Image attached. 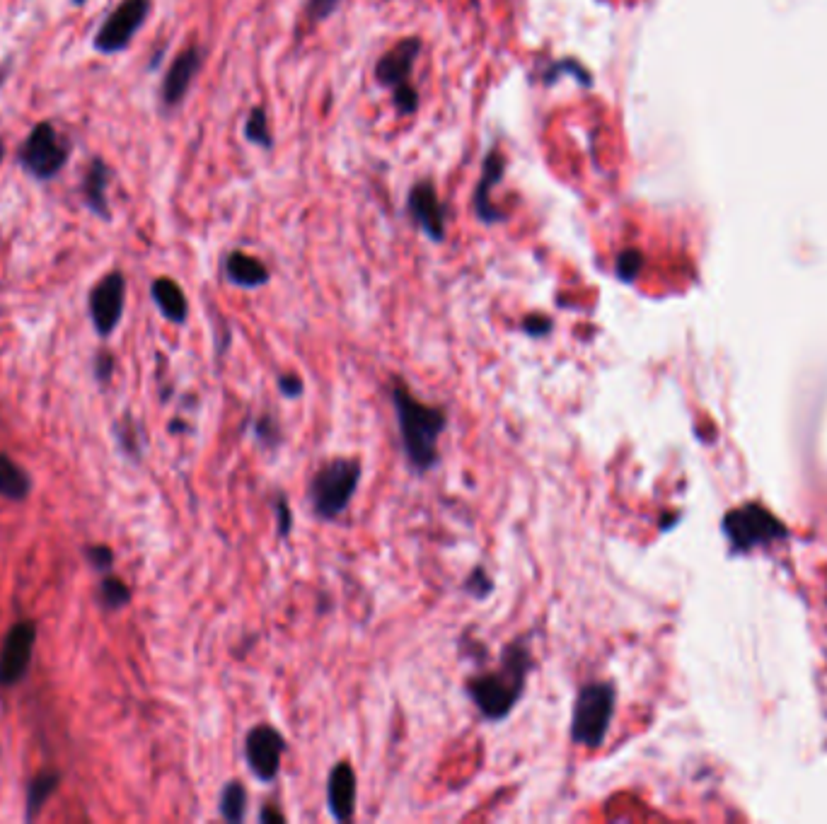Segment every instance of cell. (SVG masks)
Listing matches in <instances>:
<instances>
[{
    "mask_svg": "<svg viewBox=\"0 0 827 824\" xmlns=\"http://www.w3.org/2000/svg\"><path fill=\"white\" fill-rule=\"evenodd\" d=\"M392 404L397 411L399 435L407 460L419 474L438 464V440L448 426V416L441 406L419 402L404 385H392Z\"/></svg>",
    "mask_w": 827,
    "mask_h": 824,
    "instance_id": "6da1fadb",
    "label": "cell"
},
{
    "mask_svg": "<svg viewBox=\"0 0 827 824\" xmlns=\"http://www.w3.org/2000/svg\"><path fill=\"white\" fill-rule=\"evenodd\" d=\"M530 663V648L523 641L508 643L501 653L499 670L472 677L467 682V694L484 718L503 721L513 711L525 692Z\"/></svg>",
    "mask_w": 827,
    "mask_h": 824,
    "instance_id": "7a4b0ae2",
    "label": "cell"
},
{
    "mask_svg": "<svg viewBox=\"0 0 827 824\" xmlns=\"http://www.w3.org/2000/svg\"><path fill=\"white\" fill-rule=\"evenodd\" d=\"M71 153V141L51 121H39L17 148V165L34 182H51L66 170Z\"/></svg>",
    "mask_w": 827,
    "mask_h": 824,
    "instance_id": "3957f363",
    "label": "cell"
},
{
    "mask_svg": "<svg viewBox=\"0 0 827 824\" xmlns=\"http://www.w3.org/2000/svg\"><path fill=\"white\" fill-rule=\"evenodd\" d=\"M358 481H361V462L358 460L341 457V460L327 462L310 479L308 496L312 513L320 520L339 518L349 508L351 498L358 489Z\"/></svg>",
    "mask_w": 827,
    "mask_h": 824,
    "instance_id": "277c9868",
    "label": "cell"
},
{
    "mask_svg": "<svg viewBox=\"0 0 827 824\" xmlns=\"http://www.w3.org/2000/svg\"><path fill=\"white\" fill-rule=\"evenodd\" d=\"M617 692L612 682H591L578 692L571 713V740L576 745L598 750L607 738L612 716H615Z\"/></svg>",
    "mask_w": 827,
    "mask_h": 824,
    "instance_id": "5b68a950",
    "label": "cell"
},
{
    "mask_svg": "<svg viewBox=\"0 0 827 824\" xmlns=\"http://www.w3.org/2000/svg\"><path fill=\"white\" fill-rule=\"evenodd\" d=\"M153 0H121L92 34V49L102 56H114L126 51L143 25H146Z\"/></svg>",
    "mask_w": 827,
    "mask_h": 824,
    "instance_id": "8992f818",
    "label": "cell"
},
{
    "mask_svg": "<svg viewBox=\"0 0 827 824\" xmlns=\"http://www.w3.org/2000/svg\"><path fill=\"white\" fill-rule=\"evenodd\" d=\"M126 307V276L121 271H109L100 283H95L88 295V310L95 332L107 339L119 327Z\"/></svg>",
    "mask_w": 827,
    "mask_h": 824,
    "instance_id": "52a82bcc",
    "label": "cell"
},
{
    "mask_svg": "<svg viewBox=\"0 0 827 824\" xmlns=\"http://www.w3.org/2000/svg\"><path fill=\"white\" fill-rule=\"evenodd\" d=\"M34 643H37V624L25 619L10 626L0 651V687L10 689L25 680L30 670Z\"/></svg>",
    "mask_w": 827,
    "mask_h": 824,
    "instance_id": "ba28073f",
    "label": "cell"
},
{
    "mask_svg": "<svg viewBox=\"0 0 827 824\" xmlns=\"http://www.w3.org/2000/svg\"><path fill=\"white\" fill-rule=\"evenodd\" d=\"M283 752H286V740L271 725H257L247 733L245 759L259 781L269 783L279 776Z\"/></svg>",
    "mask_w": 827,
    "mask_h": 824,
    "instance_id": "9c48e42d",
    "label": "cell"
},
{
    "mask_svg": "<svg viewBox=\"0 0 827 824\" xmlns=\"http://www.w3.org/2000/svg\"><path fill=\"white\" fill-rule=\"evenodd\" d=\"M201 66H204V51L199 46H187L172 58L163 78V87H160V100H163L165 109H175L184 102Z\"/></svg>",
    "mask_w": 827,
    "mask_h": 824,
    "instance_id": "30bf717a",
    "label": "cell"
},
{
    "mask_svg": "<svg viewBox=\"0 0 827 824\" xmlns=\"http://www.w3.org/2000/svg\"><path fill=\"white\" fill-rule=\"evenodd\" d=\"M409 216L433 242H441L445 237V208L429 179L414 184L409 191Z\"/></svg>",
    "mask_w": 827,
    "mask_h": 824,
    "instance_id": "8fae6325",
    "label": "cell"
},
{
    "mask_svg": "<svg viewBox=\"0 0 827 824\" xmlns=\"http://www.w3.org/2000/svg\"><path fill=\"white\" fill-rule=\"evenodd\" d=\"M421 54V39L419 37H407L402 42H397L390 51H385L380 56L378 66H375V78H378L380 85L395 87L409 83V75H412V68L416 58Z\"/></svg>",
    "mask_w": 827,
    "mask_h": 824,
    "instance_id": "7c38bea8",
    "label": "cell"
},
{
    "mask_svg": "<svg viewBox=\"0 0 827 824\" xmlns=\"http://www.w3.org/2000/svg\"><path fill=\"white\" fill-rule=\"evenodd\" d=\"M503 172H506V160H503L499 148L489 150L487 160H484L482 179H479L477 189H474V196H472V208L482 223H489V225L503 223V220L508 218L506 213L499 211V208H494V203H491V191H494L496 184L501 182Z\"/></svg>",
    "mask_w": 827,
    "mask_h": 824,
    "instance_id": "4fadbf2b",
    "label": "cell"
},
{
    "mask_svg": "<svg viewBox=\"0 0 827 824\" xmlns=\"http://www.w3.org/2000/svg\"><path fill=\"white\" fill-rule=\"evenodd\" d=\"M109 182H112V167L102 158H92L83 174V182H80V199H83L85 208L92 216L104 220V223L112 220V208H109L107 199Z\"/></svg>",
    "mask_w": 827,
    "mask_h": 824,
    "instance_id": "5bb4252c",
    "label": "cell"
},
{
    "mask_svg": "<svg viewBox=\"0 0 827 824\" xmlns=\"http://www.w3.org/2000/svg\"><path fill=\"white\" fill-rule=\"evenodd\" d=\"M327 803L329 812L337 822H349L356 810V776L354 769L341 762L329 771L327 781Z\"/></svg>",
    "mask_w": 827,
    "mask_h": 824,
    "instance_id": "9a60e30c",
    "label": "cell"
},
{
    "mask_svg": "<svg viewBox=\"0 0 827 824\" xmlns=\"http://www.w3.org/2000/svg\"><path fill=\"white\" fill-rule=\"evenodd\" d=\"M225 276L240 288H259L269 283V269L264 261L250 257L247 252H230L225 257Z\"/></svg>",
    "mask_w": 827,
    "mask_h": 824,
    "instance_id": "2e32d148",
    "label": "cell"
},
{
    "mask_svg": "<svg viewBox=\"0 0 827 824\" xmlns=\"http://www.w3.org/2000/svg\"><path fill=\"white\" fill-rule=\"evenodd\" d=\"M150 295H153V303L158 305V310L163 312L165 319L175 324H184L189 317V303L184 290L177 286L172 278H155L153 286H150Z\"/></svg>",
    "mask_w": 827,
    "mask_h": 824,
    "instance_id": "e0dca14e",
    "label": "cell"
},
{
    "mask_svg": "<svg viewBox=\"0 0 827 824\" xmlns=\"http://www.w3.org/2000/svg\"><path fill=\"white\" fill-rule=\"evenodd\" d=\"M32 491V479L25 469L0 452V496L8 501H25Z\"/></svg>",
    "mask_w": 827,
    "mask_h": 824,
    "instance_id": "ac0fdd59",
    "label": "cell"
},
{
    "mask_svg": "<svg viewBox=\"0 0 827 824\" xmlns=\"http://www.w3.org/2000/svg\"><path fill=\"white\" fill-rule=\"evenodd\" d=\"M61 776L56 771H44L37 779H32L30 788H27V820H34V815H39V810L44 808V803L56 793L59 788Z\"/></svg>",
    "mask_w": 827,
    "mask_h": 824,
    "instance_id": "d6986e66",
    "label": "cell"
},
{
    "mask_svg": "<svg viewBox=\"0 0 827 824\" xmlns=\"http://www.w3.org/2000/svg\"><path fill=\"white\" fill-rule=\"evenodd\" d=\"M221 815L225 822H242L247 815V788L240 781L225 783L221 793Z\"/></svg>",
    "mask_w": 827,
    "mask_h": 824,
    "instance_id": "ffe728a7",
    "label": "cell"
},
{
    "mask_svg": "<svg viewBox=\"0 0 827 824\" xmlns=\"http://www.w3.org/2000/svg\"><path fill=\"white\" fill-rule=\"evenodd\" d=\"M97 600H100L104 609L117 612V609L126 607L131 602V590L124 580H119L117 576H107L100 583V588H97Z\"/></svg>",
    "mask_w": 827,
    "mask_h": 824,
    "instance_id": "44dd1931",
    "label": "cell"
},
{
    "mask_svg": "<svg viewBox=\"0 0 827 824\" xmlns=\"http://www.w3.org/2000/svg\"><path fill=\"white\" fill-rule=\"evenodd\" d=\"M245 136L247 141L262 145V148H271V145H274V141H271L269 119H266V112L262 107H254L250 112V119H247L245 124Z\"/></svg>",
    "mask_w": 827,
    "mask_h": 824,
    "instance_id": "7402d4cb",
    "label": "cell"
},
{
    "mask_svg": "<svg viewBox=\"0 0 827 824\" xmlns=\"http://www.w3.org/2000/svg\"><path fill=\"white\" fill-rule=\"evenodd\" d=\"M392 102H395L397 112L402 116L414 114L416 109H419V92H416L414 85L404 83L392 90Z\"/></svg>",
    "mask_w": 827,
    "mask_h": 824,
    "instance_id": "603a6c76",
    "label": "cell"
},
{
    "mask_svg": "<svg viewBox=\"0 0 827 824\" xmlns=\"http://www.w3.org/2000/svg\"><path fill=\"white\" fill-rule=\"evenodd\" d=\"M85 559L97 573H109L114 566V551L104 544H95V547L85 549Z\"/></svg>",
    "mask_w": 827,
    "mask_h": 824,
    "instance_id": "cb8c5ba5",
    "label": "cell"
},
{
    "mask_svg": "<svg viewBox=\"0 0 827 824\" xmlns=\"http://www.w3.org/2000/svg\"><path fill=\"white\" fill-rule=\"evenodd\" d=\"M641 264H644V259H641L639 252H622L620 259H617V276H620L622 281H634Z\"/></svg>",
    "mask_w": 827,
    "mask_h": 824,
    "instance_id": "d4e9b609",
    "label": "cell"
},
{
    "mask_svg": "<svg viewBox=\"0 0 827 824\" xmlns=\"http://www.w3.org/2000/svg\"><path fill=\"white\" fill-rule=\"evenodd\" d=\"M491 588H494V583H491L487 573H484V568H474V573L467 578V583H465L467 593L477 597V600H484V597L491 593Z\"/></svg>",
    "mask_w": 827,
    "mask_h": 824,
    "instance_id": "484cf974",
    "label": "cell"
},
{
    "mask_svg": "<svg viewBox=\"0 0 827 824\" xmlns=\"http://www.w3.org/2000/svg\"><path fill=\"white\" fill-rule=\"evenodd\" d=\"M339 3L341 0H308V5H305V17H308L310 22L327 20V17L339 8Z\"/></svg>",
    "mask_w": 827,
    "mask_h": 824,
    "instance_id": "4316f807",
    "label": "cell"
},
{
    "mask_svg": "<svg viewBox=\"0 0 827 824\" xmlns=\"http://www.w3.org/2000/svg\"><path fill=\"white\" fill-rule=\"evenodd\" d=\"M523 332L535 336V339H540V336L552 332V319L545 315H532L523 322Z\"/></svg>",
    "mask_w": 827,
    "mask_h": 824,
    "instance_id": "83f0119b",
    "label": "cell"
},
{
    "mask_svg": "<svg viewBox=\"0 0 827 824\" xmlns=\"http://www.w3.org/2000/svg\"><path fill=\"white\" fill-rule=\"evenodd\" d=\"M112 373H114V358H112V353H107V351L97 353V356H95V377H97V382H100V385H107L109 377H112Z\"/></svg>",
    "mask_w": 827,
    "mask_h": 824,
    "instance_id": "f1b7e54d",
    "label": "cell"
},
{
    "mask_svg": "<svg viewBox=\"0 0 827 824\" xmlns=\"http://www.w3.org/2000/svg\"><path fill=\"white\" fill-rule=\"evenodd\" d=\"M279 390L281 394H286L288 399H296L303 394V380H300L298 375H281L279 377Z\"/></svg>",
    "mask_w": 827,
    "mask_h": 824,
    "instance_id": "f546056e",
    "label": "cell"
},
{
    "mask_svg": "<svg viewBox=\"0 0 827 824\" xmlns=\"http://www.w3.org/2000/svg\"><path fill=\"white\" fill-rule=\"evenodd\" d=\"M276 513H279V518H281V527H279L281 537H286L288 532H291V513H288V506L283 498H279V503H276Z\"/></svg>",
    "mask_w": 827,
    "mask_h": 824,
    "instance_id": "4dcf8cb0",
    "label": "cell"
},
{
    "mask_svg": "<svg viewBox=\"0 0 827 824\" xmlns=\"http://www.w3.org/2000/svg\"><path fill=\"white\" fill-rule=\"evenodd\" d=\"M257 435L262 440H276V438H279V431H276V426L269 419H259L257 421Z\"/></svg>",
    "mask_w": 827,
    "mask_h": 824,
    "instance_id": "1f68e13d",
    "label": "cell"
},
{
    "mask_svg": "<svg viewBox=\"0 0 827 824\" xmlns=\"http://www.w3.org/2000/svg\"><path fill=\"white\" fill-rule=\"evenodd\" d=\"M259 820H262V822H286V817H283L279 810L271 808V805H266V808L262 810V815H259Z\"/></svg>",
    "mask_w": 827,
    "mask_h": 824,
    "instance_id": "d6a6232c",
    "label": "cell"
},
{
    "mask_svg": "<svg viewBox=\"0 0 827 824\" xmlns=\"http://www.w3.org/2000/svg\"><path fill=\"white\" fill-rule=\"evenodd\" d=\"M10 68H13V63H10V61H5V63H3V66H0V90H3L5 80H8V75H10Z\"/></svg>",
    "mask_w": 827,
    "mask_h": 824,
    "instance_id": "836d02e7",
    "label": "cell"
},
{
    "mask_svg": "<svg viewBox=\"0 0 827 824\" xmlns=\"http://www.w3.org/2000/svg\"><path fill=\"white\" fill-rule=\"evenodd\" d=\"M85 3H88V0H71V5H75V8H83Z\"/></svg>",
    "mask_w": 827,
    "mask_h": 824,
    "instance_id": "e575fe53",
    "label": "cell"
},
{
    "mask_svg": "<svg viewBox=\"0 0 827 824\" xmlns=\"http://www.w3.org/2000/svg\"><path fill=\"white\" fill-rule=\"evenodd\" d=\"M3 158H5V143L0 141V165H3Z\"/></svg>",
    "mask_w": 827,
    "mask_h": 824,
    "instance_id": "d590c367",
    "label": "cell"
}]
</instances>
